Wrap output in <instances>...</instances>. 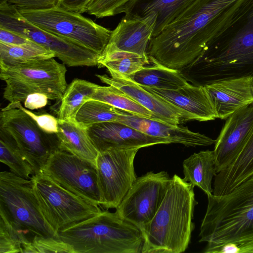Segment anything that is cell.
<instances>
[{
  "label": "cell",
  "instance_id": "obj_1",
  "mask_svg": "<svg viewBox=\"0 0 253 253\" xmlns=\"http://www.w3.org/2000/svg\"><path fill=\"white\" fill-rule=\"evenodd\" d=\"M237 0H195L149 43L151 62L179 70L217 40V20Z\"/></svg>",
  "mask_w": 253,
  "mask_h": 253
},
{
  "label": "cell",
  "instance_id": "obj_2",
  "mask_svg": "<svg viewBox=\"0 0 253 253\" xmlns=\"http://www.w3.org/2000/svg\"><path fill=\"white\" fill-rule=\"evenodd\" d=\"M194 186L176 174L152 219L139 228L143 239L141 253H181L185 251L194 229Z\"/></svg>",
  "mask_w": 253,
  "mask_h": 253
},
{
  "label": "cell",
  "instance_id": "obj_3",
  "mask_svg": "<svg viewBox=\"0 0 253 253\" xmlns=\"http://www.w3.org/2000/svg\"><path fill=\"white\" fill-rule=\"evenodd\" d=\"M207 196L200 242L218 245L253 240V174L226 195Z\"/></svg>",
  "mask_w": 253,
  "mask_h": 253
},
{
  "label": "cell",
  "instance_id": "obj_4",
  "mask_svg": "<svg viewBox=\"0 0 253 253\" xmlns=\"http://www.w3.org/2000/svg\"><path fill=\"white\" fill-rule=\"evenodd\" d=\"M58 237L75 253H140L143 243L138 227L108 210L63 229Z\"/></svg>",
  "mask_w": 253,
  "mask_h": 253
},
{
  "label": "cell",
  "instance_id": "obj_5",
  "mask_svg": "<svg viewBox=\"0 0 253 253\" xmlns=\"http://www.w3.org/2000/svg\"><path fill=\"white\" fill-rule=\"evenodd\" d=\"M0 79L5 83L3 98L9 103L24 102L33 93L60 100L67 88V69L54 58L0 68Z\"/></svg>",
  "mask_w": 253,
  "mask_h": 253
},
{
  "label": "cell",
  "instance_id": "obj_6",
  "mask_svg": "<svg viewBox=\"0 0 253 253\" xmlns=\"http://www.w3.org/2000/svg\"><path fill=\"white\" fill-rule=\"evenodd\" d=\"M0 219L27 237H57L42 215L31 178L11 171L0 172Z\"/></svg>",
  "mask_w": 253,
  "mask_h": 253
},
{
  "label": "cell",
  "instance_id": "obj_7",
  "mask_svg": "<svg viewBox=\"0 0 253 253\" xmlns=\"http://www.w3.org/2000/svg\"><path fill=\"white\" fill-rule=\"evenodd\" d=\"M31 179L42 215L57 237L63 229L102 211L97 204L74 194L45 174L33 175Z\"/></svg>",
  "mask_w": 253,
  "mask_h": 253
},
{
  "label": "cell",
  "instance_id": "obj_8",
  "mask_svg": "<svg viewBox=\"0 0 253 253\" xmlns=\"http://www.w3.org/2000/svg\"><path fill=\"white\" fill-rule=\"evenodd\" d=\"M29 22L48 32L70 40L102 54L112 31L81 13L58 5L40 10L17 9Z\"/></svg>",
  "mask_w": 253,
  "mask_h": 253
},
{
  "label": "cell",
  "instance_id": "obj_9",
  "mask_svg": "<svg viewBox=\"0 0 253 253\" xmlns=\"http://www.w3.org/2000/svg\"><path fill=\"white\" fill-rule=\"evenodd\" d=\"M0 27L20 34L53 52L56 57L69 67L98 65L101 54L34 25L5 0H0Z\"/></svg>",
  "mask_w": 253,
  "mask_h": 253
},
{
  "label": "cell",
  "instance_id": "obj_10",
  "mask_svg": "<svg viewBox=\"0 0 253 253\" xmlns=\"http://www.w3.org/2000/svg\"><path fill=\"white\" fill-rule=\"evenodd\" d=\"M0 133L11 139L31 165L35 174L41 173L49 156L60 150L55 134L48 133L19 108H2Z\"/></svg>",
  "mask_w": 253,
  "mask_h": 253
},
{
  "label": "cell",
  "instance_id": "obj_11",
  "mask_svg": "<svg viewBox=\"0 0 253 253\" xmlns=\"http://www.w3.org/2000/svg\"><path fill=\"white\" fill-rule=\"evenodd\" d=\"M139 149L116 147L98 152L95 164L104 209H116L137 178L134 160Z\"/></svg>",
  "mask_w": 253,
  "mask_h": 253
},
{
  "label": "cell",
  "instance_id": "obj_12",
  "mask_svg": "<svg viewBox=\"0 0 253 253\" xmlns=\"http://www.w3.org/2000/svg\"><path fill=\"white\" fill-rule=\"evenodd\" d=\"M41 173L74 194L100 206L95 161L58 150L49 156Z\"/></svg>",
  "mask_w": 253,
  "mask_h": 253
},
{
  "label": "cell",
  "instance_id": "obj_13",
  "mask_svg": "<svg viewBox=\"0 0 253 253\" xmlns=\"http://www.w3.org/2000/svg\"><path fill=\"white\" fill-rule=\"evenodd\" d=\"M171 178L167 172L149 171L137 177L116 212L139 228L156 214L167 192Z\"/></svg>",
  "mask_w": 253,
  "mask_h": 253
},
{
  "label": "cell",
  "instance_id": "obj_14",
  "mask_svg": "<svg viewBox=\"0 0 253 253\" xmlns=\"http://www.w3.org/2000/svg\"><path fill=\"white\" fill-rule=\"evenodd\" d=\"M253 131V103L230 115L214 143L215 169L219 172L239 155Z\"/></svg>",
  "mask_w": 253,
  "mask_h": 253
},
{
  "label": "cell",
  "instance_id": "obj_15",
  "mask_svg": "<svg viewBox=\"0 0 253 253\" xmlns=\"http://www.w3.org/2000/svg\"><path fill=\"white\" fill-rule=\"evenodd\" d=\"M157 15L152 12L140 16L126 13L117 26L112 31L104 51L121 50L144 56L156 26Z\"/></svg>",
  "mask_w": 253,
  "mask_h": 253
},
{
  "label": "cell",
  "instance_id": "obj_16",
  "mask_svg": "<svg viewBox=\"0 0 253 253\" xmlns=\"http://www.w3.org/2000/svg\"><path fill=\"white\" fill-rule=\"evenodd\" d=\"M96 76L102 83L117 88L150 111L159 121L180 125L190 120H196L194 115L147 91L129 78H113L106 75Z\"/></svg>",
  "mask_w": 253,
  "mask_h": 253
},
{
  "label": "cell",
  "instance_id": "obj_17",
  "mask_svg": "<svg viewBox=\"0 0 253 253\" xmlns=\"http://www.w3.org/2000/svg\"><path fill=\"white\" fill-rule=\"evenodd\" d=\"M98 152L116 147H143L171 143L169 140L152 136L118 121L98 123L86 128Z\"/></svg>",
  "mask_w": 253,
  "mask_h": 253
},
{
  "label": "cell",
  "instance_id": "obj_18",
  "mask_svg": "<svg viewBox=\"0 0 253 253\" xmlns=\"http://www.w3.org/2000/svg\"><path fill=\"white\" fill-rule=\"evenodd\" d=\"M217 116L225 119L253 103L252 76L222 80L204 86Z\"/></svg>",
  "mask_w": 253,
  "mask_h": 253
},
{
  "label": "cell",
  "instance_id": "obj_19",
  "mask_svg": "<svg viewBox=\"0 0 253 253\" xmlns=\"http://www.w3.org/2000/svg\"><path fill=\"white\" fill-rule=\"evenodd\" d=\"M119 112L118 122L147 135L169 140L171 143L196 147L209 146L215 142V140L199 132H193L187 127L143 117L120 109Z\"/></svg>",
  "mask_w": 253,
  "mask_h": 253
},
{
  "label": "cell",
  "instance_id": "obj_20",
  "mask_svg": "<svg viewBox=\"0 0 253 253\" xmlns=\"http://www.w3.org/2000/svg\"><path fill=\"white\" fill-rule=\"evenodd\" d=\"M142 87L194 115L197 121H209L217 118L209 95L204 86L195 85L188 82L174 90Z\"/></svg>",
  "mask_w": 253,
  "mask_h": 253
},
{
  "label": "cell",
  "instance_id": "obj_21",
  "mask_svg": "<svg viewBox=\"0 0 253 253\" xmlns=\"http://www.w3.org/2000/svg\"><path fill=\"white\" fill-rule=\"evenodd\" d=\"M253 174V131L243 149L226 168L214 176L212 194L226 195Z\"/></svg>",
  "mask_w": 253,
  "mask_h": 253
},
{
  "label": "cell",
  "instance_id": "obj_22",
  "mask_svg": "<svg viewBox=\"0 0 253 253\" xmlns=\"http://www.w3.org/2000/svg\"><path fill=\"white\" fill-rule=\"evenodd\" d=\"M195 0H131L126 13L144 16L155 12L157 15L152 37L158 35Z\"/></svg>",
  "mask_w": 253,
  "mask_h": 253
},
{
  "label": "cell",
  "instance_id": "obj_23",
  "mask_svg": "<svg viewBox=\"0 0 253 253\" xmlns=\"http://www.w3.org/2000/svg\"><path fill=\"white\" fill-rule=\"evenodd\" d=\"M56 133L59 149L83 159L95 161L98 152L92 143L86 128L74 120H59Z\"/></svg>",
  "mask_w": 253,
  "mask_h": 253
},
{
  "label": "cell",
  "instance_id": "obj_24",
  "mask_svg": "<svg viewBox=\"0 0 253 253\" xmlns=\"http://www.w3.org/2000/svg\"><path fill=\"white\" fill-rule=\"evenodd\" d=\"M215 163L213 150L195 153L183 162V179L200 188L207 196L212 195V180L217 173Z\"/></svg>",
  "mask_w": 253,
  "mask_h": 253
},
{
  "label": "cell",
  "instance_id": "obj_25",
  "mask_svg": "<svg viewBox=\"0 0 253 253\" xmlns=\"http://www.w3.org/2000/svg\"><path fill=\"white\" fill-rule=\"evenodd\" d=\"M151 63L127 78L141 86L167 90L177 89L188 83L179 70Z\"/></svg>",
  "mask_w": 253,
  "mask_h": 253
},
{
  "label": "cell",
  "instance_id": "obj_26",
  "mask_svg": "<svg viewBox=\"0 0 253 253\" xmlns=\"http://www.w3.org/2000/svg\"><path fill=\"white\" fill-rule=\"evenodd\" d=\"M150 63L147 55L113 50L103 52L98 67L106 68L112 77L126 79Z\"/></svg>",
  "mask_w": 253,
  "mask_h": 253
},
{
  "label": "cell",
  "instance_id": "obj_27",
  "mask_svg": "<svg viewBox=\"0 0 253 253\" xmlns=\"http://www.w3.org/2000/svg\"><path fill=\"white\" fill-rule=\"evenodd\" d=\"M98 84L89 81L75 79L67 85L60 100L57 112L59 120H74L82 106L93 96Z\"/></svg>",
  "mask_w": 253,
  "mask_h": 253
},
{
  "label": "cell",
  "instance_id": "obj_28",
  "mask_svg": "<svg viewBox=\"0 0 253 253\" xmlns=\"http://www.w3.org/2000/svg\"><path fill=\"white\" fill-rule=\"evenodd\" d=\"M55 57L53 52L35 42L17 45L0 42V68Z\"/></svg>",
  "mask_w": 253,
  "mask_h": 253
},
{
  "label": "cell",
  "instance_id": "obj_29",
  "mask_svg": "<svg viewBox=\"0 0 253 253\" xmlns=\"http://www.w3.org/2000/svg\"><path fill=\"white\" fill-rule=\"evenodd\" d=\"M91 99L107 103L134 115L158 120L150 111L112 85H98Z\"/></svg>",
  "mask_w": 253,
  "mask_h": 253
},
{
  "label": "cell",
  "instance_id": "obj_30",
  "mask_svg": "<svg viewBox=\"0 0 253 253\" xmlns=\"http://www.w3.org/2000/svg\"><path fill=\"white\" fill-rule=\"evenodd\" d=\"M119 109L107 103L90 99L80 109L74 120L80 126L85 128L94 124L117 121Z\"/></svg>",
  "mask_w": 253,
  "mask_h": 253
},
{
  "label": "cell",
  "instance_id": "obj_31",
  "mask_svg": "<svg viewBox=\"0 0 253 253\" xmlns=\"http://www.w3.org/2000/svg\"><path fill=\"white\" fill-rule=\"evenodd\" d=\"M0 161L7 166L11 171L21 177L30 179L34 172L14 143L0 133Z\"/></svg>",
  "mask_w": 253,
  "mask_h": 253
},
{
  "label": "cell",
  "instance_id": "obj_32",
  "mask_svg": "<svg viewBox=\"0 0 253 253\" xmlns=\"http://www.w3.org/2000/svg\"><path fill=\"white\" fill-rule=\"evenodd\" d=\"M75 253L72 247L58 237L35 236L22 247V253Z\"/></svg>",
  "mask_w": 253,
  "mask_h": 253
},
{
  "label": "cell",
  "instance_id": "obj_33",
  "mask_svg": "<svg viewBox=\"0 0 253 253\" xmlns=\"http://www.w3.org/2000/svg\"><path fill=\"white\" fill-rule=\"evenodd\" d=\"M31 241L0 219V253H22L23 246Z\"/></svg>",
  "mask_w": 253,
  "mask_h": 253
},
{
  "label": "cell",
  "instance_id": "obj_34",
  "mask_svg": "<svg viewBox=\"0 0 253 253\" xmlns=\"http://www.w3.org/2000/svg\"><path fill=\"white\" fill-rule=\"evenodd\" d=\"M131 0H90L86 12L96 18L114 16L126 12Z\"/></svg>",
  "mask_w": 253,
  "mask_h": 253
},
{
  "label": "cell",
  "instance_id": "obj_35",
  "mask_svg": "<svg viewBox=\"0 0 253 253\" xmlns=\"http://www.w3.org/2000/svg\"><path fill=\"white\" fill-rule=\"evenodd\" d=\"M4 108H19L22 109L36 121L42 129L48 133L55 134L58 131V118L50 114L46 113L37 114L24 108L21 105V103L19 102L9 103Z\"/></svg>",
  "mask_w": 253,
  "mask_h": 253
},
{
  "label": "cell",
  "instance_id": "obj_36",
  "mask_svg": "<svg viewBox=\"0 0 253 253\" xmlns=\"http://www.w3.org/2000/svg\"><path fill=\"white\" fill-rule=\"evenodd\" d=\"M205 253H253V240L222 244L208 243Z\"/></svg>",
  "mask_w": 253,
  "mask_h": 253
},
{
  "label": "cell",
  "instance_id": "obj_37",
  "mask_svg": "<svg viewBox=\"0 0 253 253\" xmlns=\"http://www.w3.org/2000/svg\"><path fill=\"white\" fill-rule=\"evenodd\" d=\"M18 9L40 10L59 5L60 0H5Z\"/></svg>",
  "mask_w": 253,
  "mask_h": 253
},
{
  "label": "cell",
  "instance_id": "obj_38",
  "mask_svg": "<svg viewBox=\"0 0 253 253\" xmlns=\"http://www.w3.org/2000/svg\"><path fill=\"white\" fill-rule=\"evenodd\" d=\"M0 42L17 45L34 43L33 42L20 34L1 27H0Z\"/></svg>",
  "mask_w": 253,
  "mask_h": 253
},
{
  "label": "cell",
  "instance_id": "obj_39",
  "mask_svg": "<svg viewBox=\"0 0 253 253\" xmlns=\"http://www.w3.org/2000/svg\"><path fill=\"white\" fill-rule=\"evenodd\" d=\"M48 97L42 93H33L29 95L24 102L26 108L35 110L45 106L48 103Z\"/></svg>",
  "mask_w": 253,
  "mask_h": 253
},
{
  "label": "cell",
  "instance_id": "obj_40",
  "mask_svg": "<svg viewBox=\"0 0 253 253\" xmlns=\"http://www.w3.org/2000/svg\"><path fill=\"white\" fill-rule=\"evenodd\" d=\"M89 0H60L59 5L73 12L83 14L86 12Z\"/></svg>",
  "mask_w": 253,
  "mask_h": 253
},
{
  "label": "cell",
  "instance_id": "obj_41",
  "mask_svg": "<svg viewBox=\"0 0 253 253\" xmlns=\"http://www.w3.org/2000/svg\"><path fill=\"white\" fill-rule=\"evenodd\" d=\"M252 78H253V76H252Z\"/></svg>",
  "mask_w": 253,
  "mask_h": 253
},
{
  "label": "cell",
  "instance_id": "obj_42",
  "mask_svg": "<svg viewBox=\"0 0 253 253\" xmlns=\"http://www.w3.org/2000/svg\"><path fill=\"white\" fill-rule=\"evenodd\" d=\"M90 0H89V1H90Z\"/></svg>",
  "mask_w": 253,
  "mask_h": 253
}]
</instances>
